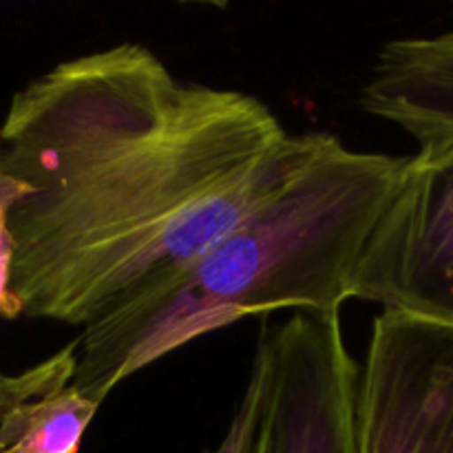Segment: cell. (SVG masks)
I'll use <instances>...</instances> for the list:
<instances>
[{"label": "cell", "instance_id": "1", "mask_svg": "<svg viewBox=\"0 0 453 453\" xmlns=\"http://www.w3.org/2000/svg\"><path fill=\"white\" fill-rule=\"evenodd\" d=\"M327 133L180 80L137 42L60 62L0 124L12 274L3 317L87 330L181 273L273 199Z\"/></svg>", "mask_w": 453, "mask_h": 453}, {"label": "cell", "instance_id": "2", "mask_svg": "<svg viewBox=\"0 0 453 453\" xmlns=\"http://www.w3.org/2000/svg\"><path fill=\"white\" fill-rule=\"evenodd\" d=\"M411 155L343 146L327 133L308 164L181 273L78 336L75 388L97 405L144 367L255 314L336 312L357 299L370 243Z\"/></svg>", "mask_w": 453, "mask_h": 453}, {"label": "cell", "instance_id": "3", "mask_svg": "<svg viewBox=\"0 0 453 453\" xmlns=\"http://www.w3.org/2000/svg\"><path fill=\"white\" fill-rule=\"evenodd\" d=\"M257 453H358L361 365L336 312H295L264 334Z\"/></svg>", "mask_w": 453, "mask_h": 453}, {"label": "cell", "instance_id": "4", "mask_svg": "<svg viewBox=\"0 0 453 453\" xmlns=\"http://www.w3.org/2000/svg\"><path fill=\"white\" fill-rule=\"evenodd\" d=\"M358 453H453V323L401 310L374 319Z\"/></svg>", "mask_w": 453, "mask_h": 453}, {"label": "cell", "instance_id": "5", "mask_svg": "<svg viewBox=\"0 0 453 453\" xmlns=\"http://www.w3.org/2000/svg\"><path fill=\"white\" fill-rule=\"evenodd\" d=\"M357 299L453 323V144L411 155L361 265Z\"/></svg>", "mask_w": 453, "mask_h": 453}, {"label": "cell", "instance_id": "6", "mask_svg": "<svg viewBox=\"0 0 453 453\" xmlns=\"http://www.w3.org/2000/svg\"><path fill=\"white\" fill-rule=\"evenodd\" d=\"M80 341L18 374L0 372V453H80L100 405L75 388Z\"/></svg>", "mask_w": 453, "mask_h": 453}, {"label": "cell", "instance_id": "7", "mask_svg": "<svg viewBox=\"0 0 453 453\" xmlns=\"http://www.w3.org/2000/svg\"><path fill=\"white\" fill-rule=\"evenodd\" d=\"M261 398H264V358L257 352L252 363L250 379L242 403L230 420L228 432L219 441V445L203 453H257V438L261 425Z\"/></svg>", "mask_w": 453, "mask_h": 453}, {"label": "cell", "instance_id": "8", "mask_svg": "<svg viewBox=\"0 0 453 453\" xmlns=\"http://www.w3.org/2000/svg\"><path fill=\"white\" fill-rule=\"evenodd\" d=\"M16 186L9 180L0 168V314H3L4 299H7V288H9V274H12V237L7 230V208L12 203Z\"/></svg>", "mask_w": 453, "mask_h": 453}, {"label": "cell", "instance_id": "9", "mask_svg": "<svg viewBox=\"0 0 453 453\" xmlns=\"http://www.w3.org/2000/svg\"><path fill=\"white\" fill-rule=\"evenodd\" d=\"M449 144H453V140H451V142H449ZM449 144H445V146H449ZM441 149H442V146H441ZM436 150H438V149H436Z\"/></svg>", "mask_w": 453, "mask_h": 453}]
</instances>
